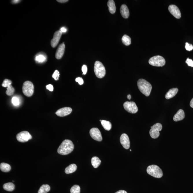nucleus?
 <instances>
[{
    "instance_id": "obj_9",
    "label": "nucleus",
    "mask_w": 193,
    "mask_h": 193,
    "mask_svg": "<svg viewBox=\"0 0 193 193\" xmlns=\"http://www.w3.org/2000/svg\"><path fill=\"white\" fill-rule=\"evenodd\" d=\"M32 136L27 131H22L16 135V139L18 141L21 142H25L31 140Z\"/></svg>"
},
{
    "instance_id": "obj_21",
    "label": "nucleus",
    "mask_w": 193,
    "mask_h": 193,
    "mask_svg": "<svg viewBox=\"0 0 193 193\" xmlns=\"http://www.w3.org/2000/svg\"><path fill=\"white\" fill-rule=\"evenodd\" d=\"M77 169V166L76 164H72L66 167L65 170V172L66 174H70V173L75 172Z\"/></svg>"
},
{
    "instance_id": "obj_25",
    "label": "nucleus",
    "mask_w": 193,
    "mask_h": 193,
    "mask_svg": "<svg viewBox=\"0 0 193 193\" xmlns=\"http://www.w3.org/2000/svg\"><path fill=\"white\" fill-rule=\"evenodd\" d=\"M101 123L104 129L107 131L110 130L112 128V125L110 122L106 120H102Z\"/></svg>"
},
{
    "instance_id": "obj_7",
    "label": "nucleus",
    "mask_w": 193,
    "mask_h": 193,
    "mask_svg": "<svg viewBox=\"0 0 193 193\" xmlns=\"http://www.w3.org/2000/svg\"><path fill=\"white\" fill-rule=\"evenodd\" d=\"M150 134L151 138L153 139L157 138L160 135L159 131L162 130V126L160 123H157L151 127Z\"/></svg>"
},
{
    "instance_id": "obj_27",
    "label": "nucleus",
    "mask_w": 193,
    "mask_h": 193,
    "mask_svg": "<svg viewBox=\"0 0 193 193\" xmlns=\"http://www.w3.org/2000/svg\"><path fill=\"white\" fill-rule=\"evenodd\" d=\"M122 40L123 44L126 46H128L131 44V38L127 35H124L123 36Z\"/></svg>"
},
{
    "instance_id": "obj_43",
    "label": "nucleus",
    "mask_w": 193,
    "mask_h": 193,
    "mask_svg": "<svg viewBox=\"0 0 193 193\" xmlns=\"http://www.w3.org/2000/svg\"><path fill=\"white\" fill-rule=\"evenodd\" d=\"M127 98L128 99H129V100H130V99H131V95L130 94L128 95L127 96Z\"/></svg>"
},
{
    "instance_id": "obj_5",
    "label": "nucleus",
    "mask_w": 193,
    "mask_h": 193,
    "mask_svg": "<svg viewBox=\"0 0 193 193\" xmlns=\"http://www.w3.org/2000/svg\"><path fill=\"white\" fill-rule=\"evenodd\" d=\"M34 85L32 82L29 81H25L23 86V92L25 96L29 97L34 94Z\"/></svg>"
},
{
    "instance_id": "obj_38",
    "label": "nucleus",
    "mask_w": 193,
    "mask_h": 193,
    "mask_svg": "<svg viewBox=\"0 0 193 193\" xmlns=\"http://www.w3.org/2000/svg\"><path fill=\"white\" fill-rule=\"evenodd\" d=\"M60 31H61L63 33H65L66 31H67V29L66 28L63 27L61 28V29L60 30Z\"/></svg>"
},
{
    "instance_id": "obj_20",
    "label": "nucleus",
    "mask_w": 193,
    "mask_h": 193,
    "mask_svg": "<svg viewBox=\"0 0 193 193\" xmlns=\"http://www.w3.org/2000/svg\"><path fill=\"white\" fill-rule=\"evenodd\" d=\"M107 5L110 13L111 14H114L116 11V7L114 1L113 0L108 1Z\"/></svg>"
},
{
    "instance_id": "obj_1",
    "label": "nucleus",
    "mask_w": 193,
    "mask_h": 193,
    "mask_svg": "<svg viewBox=\"0 0 193 193\" xmlns=\"http://www.w3.org/2000/svg\"><path fill=\"white\" fill-rule=\"evenodd\" d=\"M74 148V146L72 142L70 140H65L61 143L57 152L60 155H67L73 151Z\"/></svg>"
},
{
    "instance_id": "obj_44",
    "label": "nucleus",
    "mask_w": 193,
    "mask_h": 193,
    "mask_svg": "<svg viewBox=\"0 0 193 193\" xmlns=\"http://www.w3.org/2000/svg\"><path fill=\"white\" fill-rule=\"evenodd\" d=\"M12 182H14V181H12Z\"/></svg>"
},
{
    "instance_id": "obj_28",
    "label": "nucleus",
    "mask_w": 193,
    "mask_h": 193,
    "mask_svg": "<svg viewBox=\"0 0 193 193\" xmlns=\"http://www.w3.org/2000/svg\"><path fill=\"white\" fill-rule=\"evenodd\" d=\"M80 187L77 185H75L70 189L71 193H80Z\"/></svg>"
},
{
    "instance_id": "obj_2",
    "label": "nucleus",
    "mask_w": 193,
    "mask_h": 193,
    "mask_svg": "<svg viewBox=\"0 0 193 193\" xmlns=\"http://www.w3.org/2000/svg\"><path fill=\"white\" fill-rule=\"evenodd\" d=\"M139 90L143 94L148 96L150 95L152 89L151 84L146 80L140 79L138 82Z\"/></svg>"
},
{
    "instance_id": "obj_31",
    "label": "nucleus",
    "mask_w": 193,
    "mask_h": 193,
    "mask_svg": "<svg viewBox=\"0 0 193 193\" xmlns=\"http://www.w3.org/2000/svg\"><path fill=\"white\" fill-rule=\"evenodd\" d=\"M12 102L13 105L15 106H17V105H19V103H20L19 99L16 96H14V97L12 98Z\"/></svg>"
},
{
    "instance_id": "obj_39",
    "label": "nucleus",
    "mask_w": 193,
    "mask_h": 193,
    "mask_svg": "<svg viewBox=\"0 0 193 193\" xmlns=\"http://www.w3.org/2000/svg\"><path fill=\"white\" fill-rule=\"evenodd\" d=\"M115 193H127L126 191L125 190H119L117 191V192H116Z\"/></svg>"
},
{
    "instance_id": "obj_16",
    "label": "nucleus",
    "mask_w": 193,
    "mask_h": 193,
    "mask_svg": "<svg viewBox=\"0 0 193 193\" xmlns=\"http://www.w3.org/2000/svg\"><path fill=\"white\" fill-rule=\"evenodd\" d=\"M120 13L121 16L125 18H127L129 16V12L127 6L123 4L120 8Z\"/></svg>"
},
{
    "instance_id": "obj_11",
    "label": "nucleus",
    "mask_w": 193,
    "mask_h": 193,
    "mask_svg": "<svg viewBox=\"0 0 193 193\" xmlns=\"http://www.w3.org/2000/svg\"><path fill=\"white\" fill-rule=\"evenodd\" d=\"M168 9L170 13L175 17L177 19L180 18L181 15L180 10L177 6L175 5H171L169 6Z\"/></svg>"
},
{
    "instance_id": "obj_22",
    "label": "nucleus",
    "mask_w": 193,
    "mask_h": 193,
    "mask_svg": "<svg viewBox=\"0 0 193 193\" xmlns=\"http://www.w3.org/2000/svg\"><path fill=\"white\" fill-rule=\"evenodd\" d=\"M101 163V160L97 157H93L91 159V164L94 168H97Z\"/></svg>"
},
{
    "instance_id": "obj_42",
    "label": "nucleus",
    "mask_w": 193,
    "mask_h": 193,
    "mask_svg": "<svg viewBox=\"0 0 193 193\" xmlns=\"http://www.w3.org/2000/svg\"><path fill=\"white\" fill-rule=\"evenodd\" d=\"M190 105L191 107L193 108V98L191 100L190 103Z\"/></svg>"
},
{
    "instance_id": "obj_10",
    "label": "nucleus",
    "mask_w": 193,
    "mask_h": 193,
    "mask_svg": "<svg viewBox=\"0 0 193 193\" xmlns=\"http://www.w3.org/2000/svg\"><path fill=\"white\" fill-rule=\"evenodd\" d=\"M90 135L92 138L96 141H101L102 138L100 131L97 128H93L90 129Z\"/></svg>"
},
{
    "instance_id": "obj_41",
    "label": "nucleus",
    "mask_w": 193,
    "mask_h": 193,
    "mask_svg": "<svg viewBox=\"0 0 193 193\" xmlns=\"http://www.w3.org/2000/svg\"><path fill=\"white\" fill-rule=\"evenodd\" d=\"M20 1H19V0H14V1H12V2L13 3L16 4L20 2Z\"/></svg>"
},
{
    "instance_id": "obj_45",
    "label": "nucleus",
    "mask_w": 193,
    "mask_h": 193,
    "mask_svg": "<svg viewBox=\"0 0 193 193\" xmlns=\"http://www.w3.org/2000/svg\"><path fill=\"white\" fill-rule=\"evenodd\" d=\"M130 151H132V150H130Z\"/></svg>"
},
{
    "instance_id": "obj_40",
    "label": "nucleus",
    "mask_w": 193,
    "mask_h": 193,
    "mask_svg": "<svg viewBox=\"0 0 193 193\" xmlns=\"http://www.w3.org/2000/svg\"><path fill=\"white\" fill-rule=\"evenodd\" d=\"M57 1L59 2L63 3L67 2L68 1H67V0H60V1Z\"/></svg>"
},
{
    "instance_id": "obj_34",
    "label": "nucleus",
    "mask_w": 193,
    "mask_h": 193,
    "mask_svg": "<svg viewBox=\"0 0 193 193\" xmlns=\"http://www.w3.org/2000/svg\"><path fill=\"white\" fill-rule=\"evenodd\" d=\"M186 63L188 64V66L193 67V61L192 60L190 59L189 58H188L186 61Z\"/></svg>"
},
{
    "instance_id": "obj_18",
    "label": "nucleus",
    "mask_w": 193,
    "mask_h": 193,
    "mask_svg": "<svg viewBox=\"0 0 193 193\" xmlns=\"http://www.w3.org/2000/svg\"><path fill=\"white\" fill-rule=\"evenodd\" d=\"M47 57L44 53H40L36 55L35 60L38 63H43L47 61Z\"/></svg>"
},
{
    "instance_id": "obj_35",
    "label": "nucleus",
    "mask_w": 193,
    "mask_h": 193,
    "mask_svg": "<svg viewBox=\"0 0 193 193\" xmlns=\"http://www.w3.org/2000/svg\"><path fill=\"white\" fill-rule=\"evenodd\" d=\"M82 70L83 72V75H85L87 71V67L86 65H83L82 68Z\"/></svg>"
},
{
    "instance_id": "obj_26",
    "label": "nucleus",
    "mask_w": 193,
    "mask_h": 193,
    "mask_svg": "<svg viewBox=\"0 0 193 193\" xmlns=\"http://www.w3.org/2000/svg\"><path fill=\"white\" fill-rule=\"evenodd\" d=\"M50 187L48 185H43L40 187L38 193H47L50 190Z\"/></svg>"
},
{
    "instance_id": "obj_32",
    "label": "nucleus",
    "mask_w": 193,
    "mask_h": 193,
    "mask_svg": "<svg viewBox=\"0 0 193 193\" xmlns=\"http://www.w3.org/2000/svg\"><path fill=\"white\" fill-rule=\"evenodd\" d=\"M60 72L58 70H55L53 75H52V77L55 79V80L57 81L59 79L60 77Z\"/></svg>"
},
{
    "instance_id": "obj_13",
    "label": "nucleus",
    "mask_w": 193,
    "mask_h": 193,
    "mask_svg": "<svg viewBox=\"0 0 193 193\" xmlns=\"http://www.w3.org/2000/svg\"><path fill=\"white\" fill-rule=\"evenodd\" d=\"M72 111L71 108L69 107H66L58 110L55 113V114L59 117H64L70 114Z\"/></svg>"
},
{
    "instance_id": "obj_36",
    "label": "nucleus",
    "mask_w": 193,
    "mask_h": 193,
    "mask_svg": "<svg viewBox=\"0 0 193 193\" xmlns=\"http://www.w3.org/2000/svg\"><path fill=\"white\" fill-rule=\"evenodd\" d=\"M76 82L80 84V85H82L84 83L83 80L82 78L81 77H78L76 78Z\"/></svg>"
},
{
    "instance_id": "obj_12",
    "label": "nucleus",
    "mask_w": 193,
    "mask_h": 193,
    "mask_svg": "<svg viewBox=\"0 0 193 193\" xmlns=\"http://www.w3.org/2000/svg\"><path fill=\"white\" fill-rule=\"evenodd\" d=\"M120 142L123 147L126 149H129L130 147V141L129 136L125 133L122 134L120 138Z\"/></svg>"
},
{
    "instance_id": "obj_4",
    "label": "nucleus",
    "mask_w": 193,
    "mask_h": 193,
    "mask_svg": "<svg viewBox=\"0 0 193 193\" xmlns=\"http://www.w3.org/2000/svg\"><path fill=\"white\" fill-rule=\"evenodd\" d=\"M94 72L98 78H102L105 76L106 73L105 67L100 62L96 61L95 63Z\"/></svg>"
},
{
    "instance_id": "obj_8",
    "label": "nucleus",
    "mask_w": 193,
    "mask_h": 193,
    "mask_svg": "<svg viewBox=\"0 0 193 193\" xmlns=\"http://www.w3.org/2000/svg\"><path fill=\"white\" fill-rule=\"evenodd\" d=\"M123 107L126 111L131 114H136L138 111V107L135 102H125L123 104Z\"/></svg>"
},
{
    "instance_id": "obj_19",
    "label": "nucleus",
    "mask_w": 193,
    "mask_h": 193,
    "mask_svg": "<svg viewBox=\"0 0 193 193\" xmlns=\"http://www.w3.org/2000/svg\"><path fill=\"white\" fill-rule=\"evenodd\" d=\"M178 92V89L177 88H173L168 90V91L166 93L165 98L168 99H171L176 95Z\"/></svg>"
},
{
    "instance_id": "obj_17",
    "label": "nucleus",
    "mask_w": 193,
    "mask_h": 193,
    "mask_svg": "<svg viewBox=\"0 0 193 193\" xmlns=\"http://www.w3.org/2000/svg\"><path fill=\"white\" fill-rule=\"evenodd\" d=\"M185 117L184 112L183 110H179L177 113L175 114L173 118V120L175 122H177L183 120Z\"/></svg>"
},
{
    "instance_id": "obj_3",
    "label": "nucleus",
    "mask_w": 193,
    "mask_h": 193,
    "mask_svg": "<svg viewBox=\"0 0 193 193\" xmlns=\"http://www.w3.org/2000/svg\"><path fill=\"white\" fill-rule=\"evenodd\" d=\"M147 172L149 175L157 178H160L163 176L162 170L156 165L149 166L147 169Z\"/></svg>"
},
{
    "instance_id": "obj_37",
    "label": "nucleus",
    "mask_w": 193,
    "mask_h": 193,
    "mask_svg": "<svg viewBox=\"0 0 193 193\" xmlns=\"http://www.w3.org/2000/svg\"><path fill=\"white\" fill-rule=\"evenodd\" d=\"M46 87L47 89L49 90V91L52 92L53 90V87L52 84H48L46 86Z\"/></svg>"
},
{
    "instance_id": "obj_33",
    "label": "nucleus",
    "mask_w": 193,
    "mask_h": 193,
    "mask_svg": "<svg viewBox=\"0 0 193 193\" xmlns=\"http://www.w3.org/2000/svg\"><path fill=\"white\" fill-rule=\"evenodd\" d=\"M185 49L187 51H190L193 49V46L192 44H190L188 42H186L185 44Z\"/></svg>"
},
{
    "instance_id": "obj_14",
    "label": "nucleus",
    "mask_w": 193,
    "mask_h": 193,
    "mask_svg": "<svg viewBox=\"0 0 193 193\" xmlns=\"http://www.w3.org/2000/svg\"><path fill=\"white\" fill-rule=\"evenodd\" d=\"M62 32L60 31H56L54 34L53 38L51 41V45L52 47L55 48L58 45L61 37Z\"/></svg>"
},
{
    "instance_id": "obj_29",
    "label": "nucleus",
    "mask_w": 193,
    "mask_h": 193,
    "mask_svg": "<svg viewBox=\"0 0 193 193\" xmlns=\"http://www.w3.org/2000/svg\"><path fill=\"white\" fill-rule=\"evenodd\" d=\"M14 88H13L12 86L10 85L7 87L6 93L8 96H11L14 94Z\"/></svg>"
},
{
    "instance_id": "obj_23",
    "label": "nucleus",
    "mask_w": 193,
    "mask_h": 193,
    "mask_svg": "<svg viewBox=\"0 0 193 193\" xmlns=\"http://www.w3.org/2000/svg\"><path fill=\"white\" fill-rule=\"evenodd\" d=\"M3 188L6 191L11 192L14 190L15 185L14 184L11 182H8V183L4 184L3 186Z\"/></svg>"
},
{
    "instance_id": "obj_24",
    "label": "nucleus",
    "mask_w": 193,
    "mask_h": 193,
    "mask_svg": "<svg viewBox=\"0 0 193 193\" xmlns=\"http://www.w3.org/2000/svg\"><path fill=\"white\" fill-rule=\"evenodd\" d=\"M0 169L3 172H8L11 170V167L9 164L5 163H1L0 165Z\"/></svg>"
},
{
    "instance_id": "obj_30",
    "label": "nucleus",
    "mask_w": 193,
    "mask_h": 193,
    "mask_svg": "<svg viewBox=\"0 0 193 193\" xmlns=\"http://www.w3.org/2000/svg\"><path fill=\"white\" fill-rule=\"evenodd\" d=\"M12 83V81L10 80L6 79L4 80L2 84V86L3 87H8L9 86L11 85Z\"/></svg>"
},
{
    "instance_id": "obj_15",
    "label": "nucleus",
    "mask_w": 193,
    "mask_h": 193,
    "mask_svg": "<svg viewBox=\"0 0 193 193\" xmlns=\"http://www.w3.org/2000/svg\"><path fill=\"white\" fill-rule=\"evenodd\" d=\"M65 46L64 43L60 44L57 49L55 53V58L58 60L61 59L64 55Z\"/></svg>"
},
{
    "instance_id": "obj_6",
    "label": "nucleus",
    "mask_w": 193,
    "mask_h": 193,
    "mask_svg": "<svg viewBox=\"0 0 193 193\" xmlns=\"http://www.w3.org/2000/svg\"><path fill=\"white\" fill-rule=\"evenodd\" d=\"M149 63L152 66L163 67L166 64V61L163 57L156 55L150 58L149 60Z\"/></svg>"
}]
</instances>
